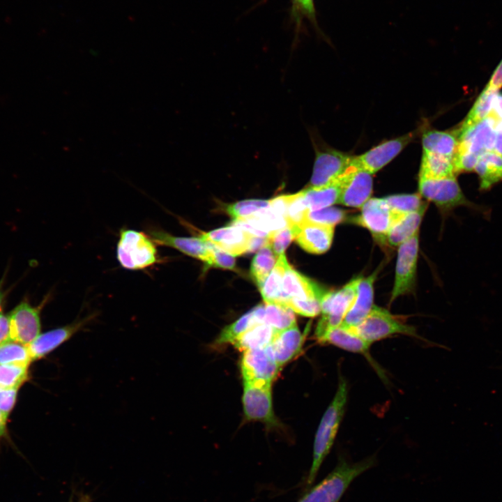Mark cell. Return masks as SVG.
<instances>
[{"label": "cell", "mask_w": 502, "mask_h": 502, "mask_svg": "<svg viewBox=\"0 0 502 502\" xmlns=\"http://www.w3.org/2000/svg\"><path fill=\"white\" fill-rule=\"evenodd\" d=\"M347 398V383L340 376L336 393L324 412L315 434L313 459L306 480L307 488L314 483L323 462L333 447L345 412Z\"/></svg>", "instance_id": "cell-1"}, {"label": "cell", "mask_w": 502, "mask_h": 502, "mask_svg": "<svg viewBox=\"0 0 502 502\" xmlns=\"http://www.w3.org/2000/svg\"><path fill=\"white\" fill-rule=\"evenodd\" d=\"M375 463L374 456L355 463L339 458L334 469L306 492L297 502H339L353 480L372 468Z\"/></svg>", "instance_id": "cell-2"}, {"label": "cell", "mask_w": 502, "mask_h": 502, "mask_svg": "<svg viewBox=\"0 0 502 502\" xmlns=\"http://www.w3.org/2000/svg\"><path fill=\"white\" fill-rule=\"evenodd\" d=\"M418 193L433 202L440 211L447 214L459 206H465L486 218L490 209L472 202L463 193L456 176L433 178L418 176Z\"/></svg>", "instance_id": "cell-3"}, {"label": "cell", "mask_w": 502, "mask_h": 502, "mask_svg": "<svg viewBox=\"0 0 502 502\" xmlns=\"http://www.w3.org/2000/svg\"><path fill=\"white\" fill-rule=\"evenodd\" d=\"M116 258L121 267L130 271L144 270L161 261L157 244L151 236L130 229L119 232Z\"/></svg>", "instance_id": "cell-4"}, {"label": "cell", "mask_w": 502, "mask_h": 502, "mask_svg": "<svg viewBox=\"0 0 502 502\" xmlns=\"http://www.w3.org/2000/svg\"><path fill=\"white\" fill-rule=\"evenodd\" d=\"M360 277H356L337 291H325L321 298V317L315 337L319 341L328 330L342 324L356 296Z\"/></svg>", "instance_id": "cell-5"}, {"label": "cell", "mask_w": 502, "mask_h": 502, "mask_svg": "<svg viewBox=\"0 0 502 502\" xmlns=\"http://www.w3.org/2000/svg\"><path fill=\"white\" fill-rule=\"evenodd\" d=\"M352 328L360 337L372 344L395 335L420 338L416 328L381 307L374 305L368 315Z\"/></svg>", "instance_id": "cell-6"}, {"label": "cell", "mask_w": 502, "mask_h": 502, "mask_svg": "<svg viewBox=\"0 0 502 502\" xmlns=\"http://www.w3.org/2000/svg\"><path fill=\"white\" fill-rule=\"evenodd\" d=\"M51 295H46L41 303L32 305L28 299L22 300L10 312L8 317L10 340L25 345L40 334V314Z\"/></svg>", "instance_id": "cell-7"}, {"label": "cell", "mask_w": 502, "mask_h": 502, "mask_svg": "<svg viewBox=\"0 0 502 502\" xmlns=\"http://www.w3.org/2000/svg\"><path fill=\"white\" fill-rule=\"evenodd\" d=\"M271 384L266 381H243L242 402L248 420L260 421L273 427L277 425L273 409Z\"/></svg>", "instance_id": "cell-8"}, {"label": "cell", "mask_w": 502, "mask_h": 502, "mask_svg": "<svg viewBox=\"0 0 502 502\" xmlns=\"http://www.w3.org/2000/svg\"><path fill=\"white\" fill-rule=\"evenodd\" d=\"M419 231L398 246L395 281L390 303L413 291L419 252Z\"/></svg>", "instance_id": "cell-9"}, {"label": "cell", "mask_w": 502, "mask_h": 502, "mask_svg": "<svg viewBox=\"0 0 502 502\" xmlns=\"http://www.w3.org/2000/svg\"><path fill=\"white\" fill-rule=\"evenodd\" d=\"M352 157L335 149L317 146L309 186L322 187L338 180L350 167Z\"/></svg>", "instance_id": "cell-10"}, {"label": "cell", "mask_w": 502, "mask_h": 502, "mask_svg": "<svg viewBox=\"0 0 502 502\" xmlns=\"http://www.w3.org/2000/svg\"><path fill=\"white\" fill-rule=\"evenodd\" d=\"M373 174L360 168L350 167L339 178L340 195L337 204L361 208L373 190Z\"/></svg>", "instance_id": "cell-11"}, {"label": "cell", "mask_w": 502, "mask_h": 502, "mask_svg": "<svg viewBox=\"0 0 502 502\" xmlns=\"http://www.w3.org/2000/svg\"><path fill=\"white\" fill-rule=\"evenodd\" d=\"M415 131L385 141L369 151L353 156L351 166L374 174L392 161L415 137Z\"/></svg>", "instance_id": "cell-12"}, {"label": "cell", "mask_w": 502, "mask_h": 502, "mask_svg": "<svg viewBox=\"0 0 502 502\" xmlns=\"http://www.w3.org/2000/svg\"><path fill=\"white\" fill-rule=\"evenodd\" d=\"M96 314H90L66 326L40 333L27 346L33 360H40L69 340L91 322Z\"/></svg>", "instance_id": "cell-13"}, {"label": "cell", "mask_w": 502, "mask_h": 502, "mask_svg": "<svg viewBox=\"0 0 502 502\" xmlns=\"http://www.w3.org/2000/svg\"><path fill=\"white\" fill-rule=\"evenodd\" d=\"M241 368L243 381L271 383L277 376L280 369L274 358L271 345L243 351Z\"/></svg>", "instance_id": "cell-14"}, {"label": "cell", "mask_w": 502, "mask_h": 502, "mask_svg": "<svg viewBox=\"0 0 502 502\" xmlns=\"http://www.w3.org/2000/svg\"><path fill=\"white\" fill-rule=\"evenodd\" d=\"M360 208V214L355 222L367 229L376 238L384 241L399 217L392 211L383 197H371Z\"/></svg>", "instance_id": "cell-15"}, {"label": "cell", "mask_w": 502, "mask_h": 502, "mask_svg": "<svg viewBox=\"0 0 502 502\" xmlns=\"http://www.w3.org/2000/svg\"><path fill=\"white\" fill-rule=\"evenodd\" d=\"M458 147L456 153H471L480 156L493 151L495 123L489 115L477 124L463 130H457Z\"/></svg>", "instance_id": "cell-16"}, {"label": "cell", "mask_w": 502, "mask_h": 502, "mask_svg": "<svg viewBox=\"0 0 502 502\" xmlns=\"http://www.w3.org/2000/svg\"><path fill=\"white\" fill-rule=\"evenodd\" d=\"M204 241L236 257L250 252L254 235L242 228L230 225L199 236Z\"/></svg>", "instance_id": "cell-17"}, {"label": "cell", "mask_w": 502, "mask_h": 502, "mask_svg": "<svg viewBox=\"0 0 502 502\" xmlns=\"http://www.w3.org/2000/svg\"><path fill=\"white\" fill-rule=\"evenodd\" d=\"M149 235L157 245L173 248L211 266V250L208 243L200 236H175L161 229H152Z\"/></svg>", "instance_id": "cell-18"}, {"label": "cell", "mask_w": 502, "mask_h": 502, "mask_svg": "<svg viewBox=\"0 0 502 502\" xmlns=\"http://www.w3.org/2000/svg\"><path fill=\"white\" fill-rule=\"evenodd\" d=\"M335 227L305 220L295 234L294 240L304 250L312 254H323L331 246Z\"/></svg>", "instance_id": "cell-19"}, {"label": "cell", "mask_w": 502, "mask_h": 502, "mask_svg": "<svg viewBox=\"0 0 502 502\" xmlns=\"http://www.w3.org/2000/svg\"><path fill=\"white\" fill-rule=\"evenodd\" d=\"M376 273L360 277L354 301L341 325L353 328L358 326L370 312L374 305V283Z\"/></svg>", "instance_id": "cell-20"}, {"label": "cell", "mask_w": 502, "mask_h": 502, "mask_svg": "<svg viewBox=\"0 0 502 502\" xmlns=\"http://www.w3.org/2000/svg\"><path fill=\"white\" fill-rule=\"evenodd\" d=\"M318 342L321 344H332L345 351L363 355L376 370H379L370 354L371 344L351 328L340 325L328 330ZM379 371L380 372L379 370Z\"/></svg>", "instance_id": "cell-21"}, {"label": "cell", "mask_w": 502, "mask_h": 502, "mask_svg": "<svg viewBox=\"0 0 502 502\" xmlns=\"http://www.w3.org/2000/svg\"><path fill=\"white\" fill-rule=\"evenodd\" d=\"M305 337L296 324L277 332L271 348L280 368L301 353Z\"/></svg>", "instance_id": "cell-22"}, {"label": "cell", "mask_w": 502, "mask_h": 502, "mask_svg": "<svg viewBox=\"0 0 502 502\" xmlns=\"http://www.w3.org/2000/svg\"><path fill=\"white\" fill-rule=\"evenodd\" d=\"M317 284L287 265L282 281V301L285 305L290 298L308 299L317 298L321 300L324 292Z\"/></svg>", "instance_id": "cell-23"}, {"label": "cell", "mask_w": 502, "mask_h": 502, "mask_svg": "<svg viewBox=\"0 0 502 502\" xmlns=\"http://www.w3.org/2000/svg\"><path fill=\"white\" fill-rule=\"evenodd\" d=\"M425 203L417 211L397 218L390 228L385 241L391 246L398 247L419 231V227L427 210Z\"/></svg>", "instance_id": "cell-24"}, {"label": "cell", "mask_w": 502, "mask_h": 502, "mask_svg": "<svg viewBox=\"0 0 502 502\" xmlns=\"http://www.w3.org/2000/svg\"><path fill=\"white\" fill-rule=\"evenodd\" d=\"M422 146L423 153L455 159L458 147L457 132L427 130L422 135Z\"/></svg>", "instance_id": "cell-25"}, {"label": "cell", "mask_w": 502, "mask_h": 502, "mask_svg": "<svg viewBox=\"0 0 502 502\" xmlns=\"http://www.w3.org/2000/svg\"><path fill=\"white\" fill-rule=\"evenodd\" d=\"M474 171L479 177L480 191L490 190L502 182V156L494 151H487L479 157Z\"/></svg>", "instance_id": "cell-26"}, {"label": "cell", "mask_w": 502, "mask_h": 502, "mask_svg": "<svg viewBox=\"0 0 502 502\" xmlns=\"http://www.w3.org/2000/svg\"><path fill=\"white\" fill-rule=\"evenodd\" d=\"M301 191L310 211L332 206L337 204L340 195L339 178L325 186H308Z\"/></svg>", "instance_id": "cell-27"}, {"label": "cell", "mask_w": 502, "mask_h": 502, "mask_svg": "<svg viewBox=\"0 0 502 502\" xmlns=\"http://www.w3.org/2000/svg\"><path fill=\"white\" fill-rule=\"evenodd\" d=\"M277 330L266 324H259L242 333L233 344L238 350L264 348L271 344Z\"/></svg>", "instance_id": "cell-28"}, {"label": "cell", "mask_w": 502, "mask_h": 502, "mask_svg": "<svg viewBox=\"0 0 502 502\" xmlns=\"http://www.w3.org/2000/svg\"><path fill=\"white\" fill-rule=\"evenodd\" d=\"M289 264L284 253L280 254L277 262L259 288L265 303H281L282 301V281L284 274Z\"/></svg>", "instance_id": "cell-29"}, {"label": "cell", "mask_w": 502, "mask_h": 502, "mask_svg": "<svg viewBox=\"0 0 502 502\" xmlns=\"http://www.w3.org/2000/svg\"><path fill=\"white\" fill-rule=\"evenodd\" d=\"M419 176L433 178L456 176L455 159L423 153Z\"/></svg>", "instance_id": "cell-30"}, {"label": "cell", "mask_w": 502, "mask_h": 502, "mask_svg": "<svg viewBox=\"0 0 502 502\" xmlns=\"http://www.w3.org/2000/svg\"><path fill=\"white\" fill-rule=\"evenodd\" d=\"M277 257L273 251L268 242L261 249L252 259L250 273L252 279L260 288L274 268Z\"/></svg>", "instance_id": "cell-31"}, {"label": "cell", "mask_w": 502, "mask_h": 502, "mask_svg": "<svg viewBox=\"0 0 502 502\" xmlns=\"http://www.w3.org/2000/svg\"><path fill=\"white\" fill-rule=\"evenodd\" d=\"M264 324L280 331L296 324L294 311L288 306L277 303H265Z\"/></svg>", "instance_id": "cell-32"}, {"label": "cell", "mask_w": 502, "mask_h": 502, "mask_svg": "<svg viewBox=\"0 0 502 502\" xmlns=\"http://www.w3.org/2000/svg\"><path fill=\"white\" fill-rule=\"evenodd\" d=\"M497 93V91L485 87L476 99L459 130H466L485 119L492 109L493 100Z\"/></svg>", "instance_id": "cell-33"}, {"label": "cell", "mask_w": 502, "mask_h": 502, "mask_svg": "<svg viewBox=\"0 0 502 502\" xmlns=\"http://www.w3.org/2000/svg\"><path fill=\"white\" fill-rule=\"evenodd\" d=\"M383 199L398 217L417 211L425 203L419 193L392 195Z\"/></svg>", "instance_id": "cell-34"}, {"label": "cell", "mask_w": 502, "mask_h": 502, "mask_svg": "<svg viewBox=\"0 0 502 502\" xmlns=\"http://www.w3.org/2000/svg\"><path fill=\"white\" fill-rule=\"evenodd\" d=\"M29 366L0 364V388L18 389L28 379Z\"/></svg>", "instance_id": "cell-35"}, {"label": "cell", "mask_w": 502, "mask_h": 502, "mask_svg": "<svg viewBox=\"0 0 502 502\" xmlns=\"http://www.w3.org/2000/svg\"><path fill=\"white\" fill-rule=\"evenodd\" d=\"M31 361L26 345L12 340L0 344V364L29 365Z\"/></svg>", "instance_id": "cell-36"}, {"label": "cell", "mask_w": 502, "mask_h": 502, "mask_svg": "<svg viewBox=\"0 0 502 502\" xmlns=\"http://www.w3.org/2000/svg\"><path fill=\"white\" fill-rule=\"evenodd\" d=\"M257 324H258L254 319L252 310H250L223 328L216 339L215 343L218 345L233 344L242 333Z\"/></svg>", "instance_id": "cell-37"}, {"label": "cell", "mask_w": 502, "mask_h": 502, "mask_svg": "<svg viewBox=\"0 0 502 502\" xmlns=\"http://www.w3.org/2000/svg\"><path fill=\"white\" fill-rule=\"evenodd\" d=\"M269 206L270 200L248 199L228 205L226 211L234 220H242Z\"/></svg>", "instance_id": "cell-38"}, {"label": "cell", "mask_w": 502, "mask_h": 502, "mask_svg": "<svg viewBox=\"0 0 502 502\" xmlns=\"http://www.w3.org/2000/svg\"><path fill=\"white\" fill-rule=\"evenodd\" d=\"M346 218L345 211L333 206L309 211L305 220L333 226L340 223Z\"/></svg>", "instance_id": "cell-39"}, {"label": "cell", "mask_w": 502, "mask_h": 502, "mask_svg": "<svg viewBox=\"0 0 502 502\" xmlns=\"http://www.w3.org/2000/svg\"><path fill=\"white\" fill-rule=\"evenodd\" d=\"M294 312L307 317H314L321 313V300L317 298L305 300L290 298L285 303Z\"/></svg>", "instance_id": "cell-40"}, {"label": "cell", "mask_w": 502, "mask_h": 502, "mask_svg": "<svg viewBox=\"0 0 502 502\" xmlns=\"http://www.w3.org/2000/svg\"><path fill=\"white\" fill-rule=\"evenodd\" d=\"M266 238L277 258L284 253L291 241L294 240L293 231L288 225L271 232Z\"/></svg>", "instance_id": "cell-41"}, {"label": "cell", "mask_w": 502, "mask_h": 502, "mask_svg": "<svg viewBox=\"0 0 502 502\" xmlns=\"http://www.w3.org/2000/svg\"><path fill=\"white\" fill-rule=\"evenodd\" d=\"M207 243L212 252L211 266L224 269L234 270L236 265L234 257L219 249L213 244L209 242Z\"/></svg>", "instance_id": "cell-42"}, {"label": "cell", "mask_w": 502, "mask_h": 502, "mask_svg": "<svg viewBox=\"0 0 502 502\" xmlns=\"http://www.w3.org/2000/svg\"><path fill=\"white\" fill-rule=\"evenodd\" d=\"M17 390L0 388V411L7 416L15 404Z\"/></svg>", "instance_id": "cell-43"}, {"label": "cell", "mask_w": 502, "mask_h": 502, "mask_svg": "<svg viewBox=\"0 0 502 502\" xmlns=\"http://www.w3.org/2000/svg\"><path fill=\"white\" fill-rule=\"evenodd\" d=\"M491 116L495 125L502 122V95L497 93L493 100L492 109L488 114Z\"/></svg>", "instance_id": "cell-44"}, {"label": "cell", "mask_w": 502, "mask_h": 502, "mask_svg": "<svg viewBox=\"0 0 502 502\" xmlns=\"http://www.w3.org/2000/svg\"><path fill=\"white\" fill-rule=\"evenodd\" d=\"M486 88L498 91L502 87V60L496 68Z\"/></svg>", "instance_id": "cell-45"}, {"label": "cell", "mask_w": 502, "mask_h": 502, "mask_svg": "<svg viewBox=\"0 0 502 502\" xmlns=\"http://www.w3.org/2000/svg\"><path fill=\"white\" fill-rule=\"evenodd\" d=\"M10 340L8 316L0 313V344Z\"/></svg>", "instance_id": "cell-46"}, {"label": "cell", "mask_w": 502, "mask_h": 502, "mask_svg": "<svg viewBox=\"0 0 502 502\" xmlns=\"http://www.w3.org/2000/svg\"><path fill=\"white\" fill-rule=\"evenodd\" d=\"M493 151L502 156V122L495 125V141Z\"/></svg>", "instance_id": "cell-47"}, {"label": "cell", "mask_w": 502, "mask_h": 502, "mask_svg": "<svg viewBox=\"0 0 502 502\" xmlns=\"http://www.w3.org/2000/svg\"><path fill=\"white\" fill-rule=\"evenodd\" d=\"M302 10L310 16H314V9L312 0H294Z\"/></svg>", "instance_id": "cell-48"}, {"label": "cell", "mask_w": 502, "mask_h": 502, "mask_svg": "<svg viewBox=\"0 0 502 502\" xmlns=\"http://www.w3.org/2000/svg\"><path fill=\"white\" fill-rule=\"evenodd\" d=\"M5 275L0 280V313H2V309L6 302V298L8 295L10 290L6 289L4 287Z\"/></svg>", "instance_id": "cell-49"}, {"label": "cell", "mask_w": 502, "mask_h": 502, "mask_svg": "<svg viewBox=\"0 0 502 502\" xmlns=\"http://www.w3.org/2000/svg\"><path fill=\"white\" fill-rule=\"evenodd\" d=\"M8 416L0 411V443L6 435V423Z\"/></svg>", "instance_id": "cell-50"}, {"label": "cell", "mask_w": 502, "mask_h": 502, "mask_svg": "<svg viewBox=\"0 0 502 502\" xmlns=\"http://www.w3.org/2000/svg\"><path fill=\"white\" fill-rule=\"evenodd\" d=\"M79 502H89V500L88 498H83Z\"/></svg>", "instance_id": "cell-51"}]
</instances>
